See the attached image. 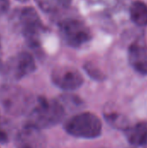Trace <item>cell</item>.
<instances>
[{"instance_id":"ffe728a7","label":"cell","mask_w":147,"mask_h":148,"mask_svg":"<svg viewBox=\"0 0 147 148\" xmlns=\"http://www.w3.org/2000/svg\"><path fill=\"white\" fill-rule=\"evenodd\" d=\"M17 1H19V2H21V3H24V2H26V1H28V0H17Z\"/></svg>"},{"instance_id":"ba28073f","label":"cell","mask_w":147,"mask_h":148,"mask_svg":"<svg viewBox=\"0 0 147 148\" xmlns=\"http://www.w3.org/2000/svg\"><path fill=\"white\" fill-rule=\"evenodd\" d=\"M1 102L3 108L10 113H22L28 107L29 98L22 90L16 88H6L2 92Z\"/></svg>"},{"instance_id":"2e32d148","label":"cell","mask_w":147,"mask_h":148,"mask_svg":"<svg viewBox=\"0 0 147 148\" xmlns=\"http://www.w3.org/2000/svg\"><path fill=\"white\" fill-rule=\"evenodd\" d=\"M10 7V1L9 0H0V16L3 15Z\"/></svg>"},{"instance_id":"7a4b0ae2","label":"cell","mask_w":147,"mask_h":148,"mask_svg":"<svg viewBox=\"0 0 147 148\" xmlns=\"http://www.w3.org/2000/svg\"><path fill=\"white\" fill-rule=\"evenodd\" d=\"M65 131L76 138L94 139L101 135L102 124L92 113H81L71 117L64 125Z\"/></svg>"},{"instance_id":"5b68a950","label":"cell","mask_w":147,"mask_h":148,"mask_svg":"<svg viewBox=\"0 0 147 148\" xmlns=\"http://www.w3.org/2000/svg\"><path fill=\"white\" fill-rule=\"evenodd\" d=\"M35 69L36 62L34 57L27 52H21L7 62L4 73L11 80H20L33 73Z\"/></svg>"},{"instance_id":"6da1fadb","label":"cell","mask_w":147,"mask_h":148,"mask_svg":"<svg viewBox=\"0 0 147 148\" xmlns=\"http://www.w3.org/2000/svg\"><path fill=\"white\" fill-rule=\"evenodd\" d=\"M65 115V107L59 100L39 97L31 108L27 125L40 130L60 123Z\"/></svg>"},{"instance_id":"3957f363","label":"cell","mask_w":147,"mask_h":148,"mask_svg":"<svg viewBox=\"0 0 147 148\" xmlns=\"http://www.w3.org/2000/svg\"><path fill=\"white\" fill-rule=\"evenodd\" d=\"M60 33L65 42L74 48H79L91 40V32L81 20L68 18L59 23Z\"/></svg>"},{"instance_id":"8992f818","label":"cell","mask_w":147,"mask_h":148,"mask_svg":"<svg viewBox=\"0 0 147 148\" xmlns=\"http://www.w3.org/2000/svg\"><path fill=\"white\" fill-rule=\"evenodd\" d=\"M52 82L59 88L65 91L76 90L81 87L84 79L79 70L69 66L55 68L51 73Z\"/></svg>"},{"instance_id":"5bb4252c","label":"cell","mask_w":147,"mask_h":148,"mask_svg":"<svg viewBox=\"0 0 147 148\" xmlns=\"http://www.w3.org/2000/svg\"><path fill=\"white\" fill-rule=\"evenodd\" d=\"M84 69H85L87 74L90 77H92L93 79H94V80L100 81V80H102L104 78L103 74L96 67H94L92 63H87V64H85Z\"/></svg>"},{"instance_id":"4fadbf2b","label":"cell","mask_w":147,"mask_h":148,"mask_svg":"<svg viewBox=\"0 0 147 148\" xmlns=\"http://www.w3.org/2000/svg\"><path fill=\"white\" fill-rule=\"evenodd\" d=\"M35 1L41 10L47 13L55 12L60 10L54 0H35Z\"/></svg>"},{"instance_id":"7c38bea8","label":"cell","mask_w":147,"mask_h":148,"mask_svg":"<svg viewBox=\"0 0 147 148\" xmlns=\"http://www.w3.org/2000/svg\"><path fill=\"white\" fill-rule=\"evenodd\" d=\"M107 123L117 129L126 130L129 127L127 119L122 114L115 111H107L104 114Z\"/></svg>"},{"instance_id":"30bf717a","label":"cell","mask_w":147,"mask_h":148,"mask_svg":"<svg viewBox=\"0 0 147 148\" xmlns=\"http://www.w3.org/2000/svg\"><path fill=\"white\" fill-rule=\"evenodd\" d=\"M126 131V137L133 146H141L147 134V122H139L133 127H129Z\"/></svg>"},{"instance_id":"9a60e30c","label":"cell","mask_w":147,"mask_h":148,"mask_svg":"<svg viewBox=\"0 0 147 148\" xmlns=\"http://www.w3.org/2000/svg\"><path fill=\"white\" fill-rule=\"evenodd\" d=\"M10 129L7 125L0 122V143L8 142L10 140Z\"/></svg>"},{"instance_id":"277c9868","label":"cell","mask_w":147,"mask_h":148,"mask_svg":"<svg viewBox=\"0 0 147 148\" xmlns=\"http://www.w3.org/2000/svg\"><path fill=\"white\" fill-rule=\"evenodd\" d=\"M19 22L23 35L28 43L33 47L37 46L42 32V24L36 10L31 7L24 8L20 13Z\"/></svg>"},{"instance_id":"d6986e66","label":"cell","mask_w":147,"mask_h":148,"mask_svg":"<svg viewBox=\"0 0 147 148\" xmlns=\"http://www.w3.org/2000/svg\"><path fill=\"white\" fill-rule=\"evenodd\" d=\"M141 147L143 148H147V134L146 135V137H145V139H144V140H143V142L141 144Z\"/></svg>"},{"instance_id":"ac0fdd59","label":"cell","mask_w":147,"mask_h":148,"mask_svg":"<svg viewBox=\"0 0 147 148\" xmlns=\"http://www.w3.org/2000/svg\"><path fill=\"white\" fill-rule=\"evenodd\" d=\"M86 2H88L90 4H100V3H103L107 0H85Z\"/></svg>"},{"instance_id":"8fae6325","label":"cell","mask_w":147,"mask_h":148,"mask_svg":"<svg viewBox=\"0 0 147 148\" xmlns=\"http://www.w3.org/2000/svg\"><path fill=\"white\" fill-rule=\"evenodd\" d=\"M130 16L132 21L138 26L147 25V5L141 2L136 1L130 7Z\"/></svg>"},{"instance_id":"52a82bcc","label":"cell","mask_w":147,"mask_h":148,"mask_svg":"<svg viewBox=\"0 0 147 148\" xmlns=\"http://www.w3.org/2000/svg\"><path fill=\"white\" fill-rule=\"evenodd\" d=\"M16 148H47V139L42 130L25 125L15 137Z\"/></svg>"},{"instance_id":"e0dca14e","label":"cell","mask_w":147,"mask_h":148,"mask_svg":"<svg viewBox=\"0 0 147 148\" xmlns=\"http://www.w3.org/2000/svg\"><path fill=\"white\" fill-rule=\"evenodd\" d=\"M54 1L57 4V6L59 7L60 10L68 7L72 2V0H54Z\"/></svg>"},{"instance_id":"9c48e42d","label":"cell","mask_w":147,"mask_h":148,"mask_svg":"<svg viewBox=\"0 0 147 148\" xmlns=\"http://www.w3.org/2000/svg\"><path fill=\"white\" fill-rule=\"evenodd\" d=\"M128 59L132 67L139 74L147 75V45L135 42L129 47Z\"/></svg>"}]
</instances>
